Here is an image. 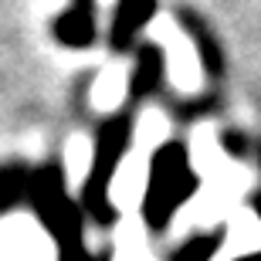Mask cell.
<instances>
[{
	"instance_id": "obj_2",
	"label": "cell",
	"mask_w": 261,
	"mask_h": 261,
	"mask_svg": "<svg viewBox=\"0 0 261 261\" xmlns=\"http://www.w3.org/2000/svg\"><path fill=\"white\" fill-rule=\"evenodd\" d=\"M88 163H92V146H88L85 136H75V139L68 143V149H65V170H68L71 187H78L82 180H85Z\"/></svg>"
},
{
	"instance_id": "obj_4",
	"label": "cell",
	"mask_w": 261,
	"mask_h": 261,
	"mask_svg": "<svg viewBox=\"0 0 261 261\" xmlns=\"http://www.w3.org/2000/svg\"><path fill=\"white\" fill-rule=\"evenodd\" d=\"M126 88V78H119L116 71H109V78L98 85V92H95V98H98V106L102 109H112L116 106V98H119V92Z\"/></svg>"
},
{
	"instance_id": "obj_3",
	"label": "cell",
	"mask_w": 261,
	"mask_h": 261,
	"mask_svg": "<svg viewBox=\"0 0 261 261\" xmlns=\"http://www.w3.org/2000/svg\"><path fill=\"white\" fill-rule=\"evenodd\" d=\"M116 261H153L146 254V244H143V234L136 227V221H129L122 231H119V258Z\"/></svg>"
},
{
	"instance_id": "obj_1",
	"label": "cell",
	"mask_w": 261,
	"mask_h": 261,
	"mask_svg": "<svg viewBox=\"0 0 261 261\" xmlns=\"http://www.w3.org/2000/svg\"><path fill=\"white\" fill-rule=\"evenodd\" d=\"M0 261H55V248L31 217H7L0 221Z\"/></svg>"
}]
</instances>
